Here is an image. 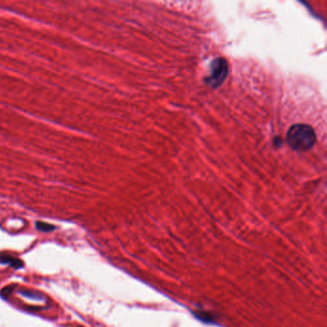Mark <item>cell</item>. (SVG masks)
<instances>
[{
    "label": "cell",
    "instance_id": "cell-1",
    "mask_svg": "<svg viewBox=\"0 0 327 327\" xmlns=\"http://www.w3.org/2000/svg\"><path fill=\"white\" fill-rule=\"evenodd\" d=\"M286 141L293 150L306 152L316 143V133L311 126L306 124L293 125L286 136Z\"/></svg>",
    "mask_w": 327,
    "mask_h": 327
},
{
    "label": "cell",
    "instance_id": "cell-2",
    "mask_svg": "<svg viewBox=\"0 0 327 327\" xmlns=\"http://www.w3.org/2000/svg\"><path fill=\"white\" fill-rule=\"evenodd\" d=\"M227 73L228 66L225 59H215L211 64L210 75L205 79V83L212 88H217L224 83Z\"/></svg>",
    "mask_w": 327,
    "mask_h": 327
},
{
    "label": "cell",
    "instance_id": "cell-3",
    "mask_svg": "<svg viewBox=\"0 0 327 327\" xmlns=\"http://www.w3.org/2000/svg\"><path fill=\"white\" fill-rule=\"evenodd\" d=\"M0 264L9 265V266L13 267L14 269H21L23 267V263H22V260L7 255H0Z\"/></svg>",
    "mask_w": 327,
    "mask_h": 327
},
{
    "label": "cell",
    "instance_id": "cell-4",
    "mask_svg": "<svg viewBox=\"0 0 327 327\" xmlns=\"http://www.w3.org/2000/svg\"><path fill=\"white\" fill-rule=\"evenodd\" d=\"M36 228L37 230H41L44 233H50L55 229V225L45 223V222H36Z\"/></svg>",
    "mask_w": 327,
    "mask_h": 327
},
{
    "label": "cell",
    "instance_id": "cell-5",
    "mask_svg": "<svg viewBox=\"0 0 327 327\" xmlns=\"http://www.w3.org/2000/svg\"><path fill=\"white\" fill-rule=\"evenodd\" d=\"M194 315L198 320H202L204 322H212L213 321V317L208 313L195 312Z\"/></svg>",
    "mask_w": 327,
    "mask_h": 327
},
{
    "label": "cell",
    "instance_id": "cell-6",
    "mask_svg": "<svg viewBox=\"0 0 327 327\" xmlns=\"http://www.w3.org/2000/svg\"><path fill=\"white\" fill-rule=\"evenodd\" d=\"M78 327H83V326H78Z\"/></svg>",
    "mask_w": 327,
    "mask_h": 327
}]
</instances>
